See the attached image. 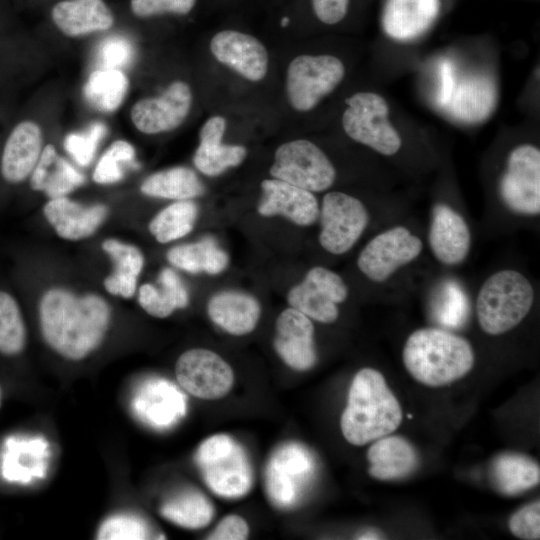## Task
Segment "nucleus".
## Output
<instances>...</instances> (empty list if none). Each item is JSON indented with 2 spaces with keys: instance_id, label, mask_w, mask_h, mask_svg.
<instances>
[{
  "instance_id": "7",
  "label": "nucleus",
  "mask_w": 540,
  "mask_h": 540,
  "mask_svg": "<svg viewBox=\"0 0 540 540\" xmlns=\"http://www.w3.org/2000/svg\"><path fill=\"white\" fill-rule=\"evenodd\" d=\"M345 68L332 55H299L287 68L286 95L291 107L299 112L312 110L343 80Z\"/></svg>"
},
{
  "instance_id": "22",
  "label": "nucleus",
  "mask_w": 540,
  "mask_h": 540,
  "mask_svg": "<svg viewBox=\"0 0 540 540\" xmlns=\"http://www.w3.org/2000/svg\"><path fill=\"white\" fill-rule=\"evenodd\" d=\"M226 120L222 116L210 117L201 127L200 143L195 151V167L207 176H217L242 163L247 155L245 147L222 142Z\"/></svg>"
},
{
  "instance_id": "23",
  "label": "nucleus",
  "mask_w": 540,
  "mask_h": 540,
  "mask_svg": "<svg viewBox=\"0 0 540 540\" xmlns=\"http://www.w3.org/2000/svg\"><path fill=\"white\" fill-rule=\"evenodd\" d=\"M440 12V0H387L382 25L385 33L407 41L423 34Z\"/></svg>"
},
{
  "instance_id": "46",
  "label": "nucleus",
  "mask_w": 540,
  "mask_h": 540,
  "mask_svg": "<svg viewBox=\"0 0 540 540\" xmlns=\"http://www.w3.org/2000/svg\"><path fill=\"white\" fill-rule=\"evenodd\" d=\"M249 533V527L244 518L238 515H228L223 518L210 534L212 540H243Z\"/></svg>"
},
{
  "instance_id": "15",
  "label": "nucleus",
  "mask_w": 540,
  "mask_h": 540,
  "mask_svg": "<svg viewBox=\"0 0 540 540\" xmlns=\"http://www.w3.org/2000/svg\"><path fill=\"white\" fill-rule=\"evenodd\" d=\"M314 461L302 446L289 444L281 447L272 457L266 486L271 499L280 506L292 505L314 472Z\"/></svg>"
},
{
  "instance_id": "5",
  "label": "nucleus",
  "mask_w": 540,
  "mask_h": 540,
  "mask_svg": "<svg viewBox=\"0 0 540 540\" xmlns=\"http://www.w3.org/2000/svg\"><path fill=\"white\" fill-rule=\"evenodd\" d=\"M196 461L205 483L219 496L241 497L252 487L253 472L246 453L228 435L217 434L204 440Z\"/></svg>"
},
{
  "instance_id": "37",
  "label": "nucleus",
  "mask_w": 540,
  "mask_h": 540,
  "mask_svg": "<svg viewBox=\"0 0 540 540\" xmlns=\"http://www.w3.org/2000/svg\"><path fill=\"white\" fill-rule=\"evenodd\" d=\"M197 215L198 207L193 201L178 200L158 212L148 229L159 243H169L189 234Z\"/></svg>"
},
{
  "instance_id": "45",
  "label": "nucleus",
  "mask_w": 540,
  "mask_h": 540,
  "mask_svg": "<svg viewBox=\"0 0 540 540\" xmlns=\"http://www.w3.org/2000/svg\"><path fill=\"white\" fill-rule=\"evenodd\" d=\"M316 19L325 25H336L348 14L350 0H309Z\"/></svg>"
},
{
  "instance_id": "47",
  "label": "nucleus",
  "mask_w": 540,
  "mask_h": 540,
  "mask_svg": "<svg viewBox=\"0 0 540 540\" xmlns=\"http://www.w3.org/2000/svg\"><path fill=\"white\" fill-rule=\"evenodd\" d=\"M456 83L457 79L452 63L448 60L442 61L439 65V89L437 94V101L441 106H447Z\"/></svg>"
},
{
  "instance_id": "38",
  "label": "nucleus",
  "mask_w": 540,
  "mask_h": 540,
  "mask_svg": "<svg viewBox=\"0 0 540 540\" xmlns=\"http://www.w3.org/2000/svg\"><path fill=\"white\" fill-rule=\"evenodd\" d=\"M160 511L164 518L187 529L207 526L214 515L212 504L197 492H186L168 500Z\"/></svg>"
},
{
  "instance_id": "19",
  "label": "nucleus",
  "mask_w": 540,
  "mask_h": 540,
  "mask_svg": "<svg viewBox=\"0 0 540 540\" xmlns=\"http://www.w3.org/2000/svg\"><path fill=\"white\" fill-rule=\"evenodd\" d=\"M108 207L101 203L83 205L67 196L49 199L43 215L55 233L68 241L92 236L108 216Z\"/></svg>"
},
{
  "instance_id": "9",
  "label": "nucleus",
  "mask_w": 540,
  "mask_h": 540,
  "mask_svg": "<svg viewBox=\"0 0 540 540\" xmlns=\"http://www.w3.org/2000/svg\"><path fill=\"white\" fill-rule=\"evenodd\" d=\"M319 217L320 245L335 255L348 252L369 223L365 205L356 197L339 191L329 192L323 197Z\"/></svg>"
},
{
  "instance_id": "6",
  "label": "nucleus",
  "mask_w": 540,
  "mask_h": 540,
  "mask_svg": "<svg viewBox=\"0 0 540 540\" xmlns=\"http://www.w3.org/2000/svg\"><path fill=\"white\" fill-rule=\"evenodd\" d=\"M345 102L348 107L342 115V126L351 139L386 156L399 151L402 141L388 119L389 108L383 97L358 92Z\"/></svg>"
},
{
  "instance_id": "8",
  "label": "nucleus",
  "mask_w": 540,
  "mask_h": 540,
  "mask_svg": "<svg viewBox=\"0 0 540 540\" xmlns=\"http://www.w3.org/2000/svg\"><path fill=\"white\" fill-rule=\"evenodd\" d=\"M273 178L310 192L330 188L336 170L326 154L313 142L297 139L280 145L270 168Z\"/></svg>"
},
{
  "instance_id": "4",
  "label": "nucleus",
  "mask_w": 540,
  "mask_h": 540,
  "mask_svg": "<svg viewBox=\"0 0 540 540\" xmlns=\"http://www.w3.org/2000/svg\"><path fill=\"white\" fill-rule=\"evenodd\" d=\"M534 289L522 273L505 269L489 276L476 299V314L481 329L500 335L516 327L530 312Z\"/></svg>"
},
{
  "instance_id": "36",
  "label": "nucleus",
  "mask_w": 540,
  "mask_h": 540,
  "mask_svg": "<svg viewBox=\"0 0 540 540\" xmlns=\"http://www.w3.org/2000/svg\"><path fill=\"white\" fill-rule=\"evenodd\" d=\"M27 344V329L16 296L0 286V355L16 357Z\"/></svg>"
},
{
  "instance_id": "48",
  "label": "nucleus",
  "mask_w": 540,
  "mask_h": 540,
  "mask_svg": "<svg viewBox=\"0 0 540 540\" xmlns=\"http://www.w3.org/2000/svg\"><path fill=\"white\" fill-rule=\"evenodd\" d=\"M380 535L375 531H366L363 534H361L358 538L359 539H379Z\"/></svg>"
},
{
  "instance_id": "25",
  "label": "nucleus",
  "mask_w": 540,
  "mask_h": 540,
  "mask_svg": "<svg viewBox=\"0 0 540 540\" xmlns=\"http://www.w3.org/2000/svg\"><path fill=\"white\" fill-rule=\"evenodd\" d=\"M210 319L235 336L252 332L261 315V306L253 296L235 290L213 295L207 305Z\"/></svg>"
},
{
  "instance_id": "11",
  "label": "nucleus",
  "mask_w": 540,
  "mask_h": 540,
  "mask_svg": "<svg viewBox=\"0 0 540 540\" xmlns=\"http://www.w3.org/2000/svg\"><path fill=\"white\" fill-rule=\"evenodd\" d=\"M504 204L522 215L540 212V151L523 144L511 151L499 187Z\"/></svg>"
},
{
  "instance_id": "34",
  "label": "nucleus",
  "mask_w": 540,
  "mask_h": 540,
  "mask_svg": "<svg viewBox=\"0 0 540 540\" xmlns=\"http://www.w3.org/2000/svg\"><path fill=\"white\" fill-rule=\"evenodd\" d=\"M492 476L502 494L517 495L539 484L540 469L527 456L505 453L495 459Z\"/></svg>"
},
{
  "instance_id": "42",
  "label": "nucleus",
  "mask_w": 540,
  "mask_h": 540,
  "mask_svg": "<svg viewBox=\"0 0 540 540\" xmlns=\"http://www.w3.org/2000/svg\"><path fill=\"white\" fill-rule=\"evenodd\" d=\"M198 0H130L131 12L139 18L162 15L186 16L196 7Z\"/></svg>"
},
{
  "instance_id": "14",
  "label": "nucleus",
  "mask_w": 540,
  "mask_h": 540,
  "mask_svg": "<svg viewBox=\"0 0 540 540\" xmlns=\"http://www.w3.org/2000/svg\"><path fill=\"white\" fill-rule=\"evenodd\" d=\"M192 92L183 81H174L157 97L143 98L131 108L134 126L144 134H158L179 127L188 116Z\"/></svg>"
},
{
  "instance_id": "2",
  "label": "nucleus",
  "mask_w": 540,
  "mask_h": 540,
  "mask_svg": "<svg viewBox=\"0 0 540 540\" xmlns=\"http://www.w3.org/2000/svg\"><path fill=\"white\" fill-rule=\"evenodd\" d=\"M402 410L383 375L363 368L354 376L340 426L345 439L363 446L398 429Z\"/></svg>"
},
{
  "instance_id": "29",
  "label": "nucleus",
  "mask_w": 540,
  "mask_h": 540,
  "mask_svg": "<svg viewBox=\"0 0 540 540\" xmlns=\"http://www.w3.org/2000/svg\"><path fill=\"white\" fill-rule=\"evenodd\" d=\"M102 250L114 263V271L104 280L105 290L114 296L131 298L137 290L138 277L144 266V256L135 245L108 238Z\"/></svg>"
},
{
  "instance_id": "41",
  "label": "nucleus",
  "mask_w": 540,
  "mask_h": 540,
  "mask_svg": "<svg viewBox=\"0 0 540 540\" xmlns=\"http://www.w3.org/2000/svg\"><path fill=\"white\" fill-rule=\"evenodd\" d=\"M149 538L146 523L132 515H115L102 523L97 539L101 540H139Z\"/></svg>"
},
{
  "instance_id": "35",
  "label": "nucleus",
  "mask_w": 540,
  "mask_h": 540,
  "mask_svg": "<svg viewBox=\"0 0 540 540\" xmlns=\"http://www.w3.org/2000/svg\"><path fill=\"white\" fill-rule=\"evenodd\" d=\"M128 86V78L122 70L102 68L90 74L83 87V95L96 110L113 112L122 104Z\"/></svg>"
},
{
  "instance_id": "49",
  "label": "nucleus",
  "mask_w": 540,
  "mask_h": 540,
  "mask_svg": "<svg viewBox=\"0 0 540 540\" xmlns=\"http://www.w3.org/2000/svg\"><path fill=\"white\" fill-rule=\"evenodd\" d=\"M1 404H2V389L0 387V407H1Z\"/></svg>"
},
{
  "instance_id": "20",
  "label": "nucleus",
  "mask_w": 540,
  "mask_h": 540,
  "mask_svg": "<svg viewBox=\"0 0 540 540\" xmlns=\"http://www.w3.org/2000/svg\"><path fill=\"white\" fill-rule=\"evenodd\" d=\"M428 241L435 258L454 266L463 262L471 248V233L465 219L450 206L439 203L432 209Z\"/></svg>"
},
{
  "instance_id": "44",
  "label": "nucleus",
  "mask_w": 540,
  "mask_h": 540,
  "mask_svg": "<svg viewBox=\"0 0 540 540\" xmlns=\"http://www.w3.org/2000/svg\"><path fill=\"white\" fill-rule=\"evenodd\" d=\"M132 55V45L126 38L120 36L102 42L98 53L103 68L120 70L131 61Z\"/></svg>"
},
{
  "instance_id": "24",
  "label": "nucleus",
  "mask_w": 540,
  "mask_h": 540,
  "mask_svg": "<svg viewBox=\"0 0 540 540\" xmlns=\"http://www.w3.org/2000/svg\"><path fill=\"white\" fill-rule=\"evenodd\" d=\"M51 17L69 37L105 31L114 24V15L103 0H62L53 6Z\"/></svg>"
},
{
  "instance_id": "16",
  "label": "nucleus",
  "mask_w": 540,
  "mask_h": 540,
  "mask_svg": "<svg viewBox=\"0 0 540 540\" xmlns=\"http://www.w3.org/2000/svg\"><path fill=\"white\" fill-rule=\"evenodd\" d=\"M210 50L218 62L249 81H261L267 74V49L251 34L234 29L221 30L212 36Z\"/></svg>"
},
{
  "instance_id": "32",
  "label": "nucleus",
  "mask_w": 540,
  "mask_h": 540,
  "mask_svg": "<svg viewBox=\"0 0 540 540\" xmlns=\"http://www.w3.org/2000/svg\"><path fill=\"white\" fill-rule=\"evenodd\" d=\"M166 256L174 267L192 274L201 272L218 274L229 262L227 253L210 237L174 246L169 249Z\"/></svg>"
},
{
  "instance_id": "3",
  "label": "nucleus",
  "mask_w": 540,
  "mask_h": 540,
  "mask_svg": "<svg viewBox=\"0 0 540 540\" xmlns=\"http://www.w3.org/2000/svg\"><path fill=\"white\" fill-rule=\"evenodd\" d=\"M402 357L410 375L430 387L459 380L474 365L471 344L465 338L440 328H422L410 334Z\"/></svg>"
},
{
  "instance_id": "13",
  "label": "nucleus",
  "mask_w": 540,
  "mask_h": 540,
  "mask_svg": "<svg viewBox=\"0 0 540 540\" xmlns=\"http://www.w3.org/2000/svg\"><path fill=\"white\" fill-rule=\"evenodd\" d=\"M348 288L335 272L321 267L311 268L303 281L288 292L289 305L310 319L333 323L339 315L338 304L346 300Z\"/></svg>"
},
{
  "instance_id": "17",
  "label": "nucleus",
  "mask_w": 540,
  "mask_h": 540,
  "mask_svg": "<svg viewBox=\"0 0 540 540\" xmlns=\"http://www.w3.org/2000/svg\"><path fill=\"white\" fill-rule=\"evenodd\" d=\"M274 348L290 368L311 369L317 361L311 319L292 307L282 311L276 320Z\"/></svg>"
},
{
  "instance_id": "1",
  "label": "nucleus",
  "mask_w": 540,
  "mask_h": 540,
  "mask_svg": "<svg viewBox=\"0 0 540 540\" xmlns=\"http://www.w3.org/2000/svg\"><path fill=\"white\" fill-rule=\"evenodd\" d=\"M41 334L56 353L81 360L102 343L111 320V308L100 295H77L65 288L46 290L38 302Z\"/></svg>"
},
{
  "instance_id": "43",
  "label": "nucleus",
  "mask_w": 540,
  "mask_h": 540,
  "mask_svg": "<svg viewBox=\"0 0 540 540\" xmlns=\"http://www.w3.org/2000/svg\"><path fill=\"white\" fill-rule=\"evenodd\" d=\"M511 533L521 539L540 538V503L535 501L518 510L509 520Z\"/></svg>"
},
{
  "instance_id": "18",
  "label": "nucleus",
  "mask_w": 540,
  "mask_h": 540,
  "mask_svg": "<svg viewBox=\"0 0 540 540\" xmlns=\"http://www.w3.org/2000/svg\"><path fill=\"white\" fill-rule=\"evenodd\" d=\"M258 212L265 217L284 216L299 226H309L319 217V205L312 192L278 179L261 183Z\"/></svg>"
},
{
  "instance_id": "27",
  "label": "nucleus",
  "mask_w": 540,
  "mask_h": 540,
  "mask_svg": "<svg viewBox=\"0 0 540 540\" xmlns=\"http://www.w3.org/2000/svg\"><path fill=\"white\" fill-rule=\"evenodd\" d=\"M84 182L85 177L52 144L43 148L29 180L33 191L42 192L49 199L67 196Z\"/></svg>"
},
{
  "instance_id": "40",
  "label": "nucleus",
  "mask_w": 540,
  "mask_h": 540,
  "mask_svg": "<svg viewBox=\"0 0 540 540\" xmlns=\"http://www.w3.org/2000/svg\"><path fill=\"white\" fill-rule=\"evenodd\" d=\"M106 133L107 127L103 123H94L86 132L67 135L64 140L65 150L79 165L88 166Z\"/></svg>"
},
{
  "instance_id": "10",
  "label": "nucleus",
  "mask_w": 540,
  "mask_h": 540,
  "mask_svg": "<svg viewBox=\"0 0 540 540\" xmlns=\"http://www.w3.org/2000/svg\"><path fill=\"white\" fill-rule=\"evenodd\" d=\"M423 243L404 226H395L373 237L357 259L359 270L373 282H384L400 267L416 259Z\"/></svg>"
},
{
  "instance_id": "12",
  "label": "nucleus",
  "mask_w": 540,
  "mask_h": 540,
  "mask_svg": "<svg viewBox=\"0 0 540 540\" xmlns=\"http://www.w3.org/2000/svg\"><path fill=\"white\" fill-rule=\"evenodd\" d=\"M175 375L186 392L205 400L224 397L234 382L230 365L217 353L203 348L182 353L175 365Z\"/></svg>"
},
{
  "instance_id": "39",
  "label": "nucleus",
  "mask_w": 540,
  "mask_h": 540,
  "mask_svg": "<svg viewBox=\"0 0 540 540\" xmlns=\"http://www.w3.org/2000/svg\"><path fill=\"white\" fill-rule=\"evenodd\" d=\"M134 147L125 140H117L103 153L97 162L93 180L97 184L107 185L121 181L126 166H134Z\"/></svg>"
},
{
  "instance_id": "28",
  "label": "nucleus",
  "mask_w": 540,
  "mask_h": 540,
  "mask_svg": "<svg viewBox=\"0 0 540 540\" xmlns=\"http://www.w3.org/2000/svg\"><path fill=\"white\" fill-rule=\"evenodd\" d=\"M369 474L379 480L406 477L418 464L414 447L400 436H384L375 440L367 452Z\"/></svg>"
},
{
  "instance_id": "31",
  "label": "nucleus",
  "mask_w": 540,
  "mask_h": 540,
  "mask_svg": "<svg viewBox=\"0 0 540 540\" xmlns=\"http://www.w3.org/2000/svg\"><path fill=\"white\" fill-rule=\"evenodd\" d=\"M147 384L135 399V409L144 420L155 426H168L184 414V400L175 387L166 381Z\"/></svg>"
},
{
  "instance_id": "33",
  "label": "nucleus",
  "mask_w": 540,
  "mask_h": 540,
  "mask_svg": "<svg viewBox=\"0 0 540 540\" xmlns=\"http://www.w3.org/2000/svg\"><path fill=\"white\" fill-rule=\"evenodd\" d=\"M140 191L149 197L178 201L198 197L205 189L193 170L177 166L148 176L142 182Z\"/></svg>"
},
{
  "instance_id": "26",
  "label": "nucleus",
  "mask_w": 540,
  "mask_h": 540,
  "mask_svg": "<svg viewBox=\"0 0 540 540\" xmlns=\"http://www.w3.org/2000/svg\"><path fill=\"white\" fill-rule=\"evenodd\" d=\"M496 102L497 90L493 79L483 74H472L456 83L446 107L456 119L477 123L489 117Z\"/></svg>"
},
{
  "instance_id": "30",
  "label": "nucleus",
  "mask_w": 540,
  "mask_h": 540,
  "mask_svg": "<svg viewBox=\"0 0 540 540\" xmlns=\"http://www.w3.org/2000/svg\"><path fill=\"white\" fill-rule=\"evenodd\" d=\"M160 287L142 284L138 289V302L145 312L156 318H166L176 309L185 308L189 294L178 274L171 268H164L158 276Z\"/></svg>"
},
{
  "instance_id": "21",
  "label": "nucleus",
  "mask_w": 540,
  "mask_h": 540,
  "mask_svg": "<svg viewBox=\"0 0 540 540\" xmlns=\"http://www.w3.org/2000/svg\"><path fill=\"white\" fill-rule=\"evenodd\" d=\"M42 131L33 121H22L9 134L0 160V173L9 185H17L30 177L42 147Z\"/></svg>"
}]
</instances>
